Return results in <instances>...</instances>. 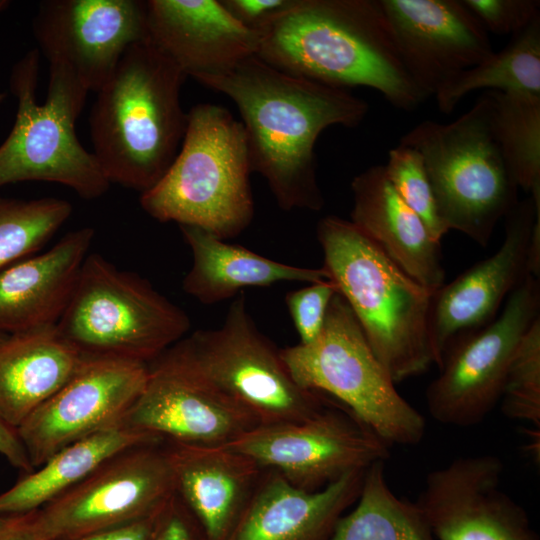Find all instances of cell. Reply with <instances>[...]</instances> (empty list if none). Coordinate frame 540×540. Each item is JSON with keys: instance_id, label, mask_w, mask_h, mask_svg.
<instances>
[{"instance_id": "cell-1", "label": "cell", "mask_w": 540, "mask_h": 540, "mask_svg": "<svg viewBox=\"0 0 540 540\" xmlns=\"http://www.w3.org/2000/svg\"><path fill=\"white\" fill-rule=\"evenodd\" d=\"M198 82L236 104L252 172L266 180L278 206L321 210L315 143L330 126L360 125L368 103L347 89L287 73L257 56Z\"/></svg>"}, {"instance_id": "cell-2", "label": "cell", "mask_w": 540, "mask_h": 540, "mask_svg": "<svg viewBox=\"0 0 540 540\" xmlns=\"http://www.w3.org/2000/svg\"><path fill=\"white\" fill-rule=\"evenodd\" d=\"M257 31L256 56L282 71L371 88L404 111L427 99L401 61L380 0H292Z\"/></svg>"}, {"instance_id": "cell-3", "label": "cell", "mask_w": 540, "mask_h": 540, "mask_svg": "<svg viewBox=\"0 0 540 540\" xmlns=\"http://www.w3.org/2000/svg\"><path fill=\"white\" fill-rule=\"evenodd\" d=\"M185 74L147 37L131 45L90 112L92 153L104 175L141 194L152 188L182 144Z\"/></svg>"}, {"instance_id": "cell-4", "label": "cell", "mask_w": 540, "mask_h": 540, "mask_svg": "<svg viewBox=\"0 0 540 540\" xmlns=\"http://www.w3.org/2000/svg\"><path fill=\"white\" fill-rule=\"evenodd\" d=\"M316 231L322 267L393 382L436 365L430 336L433 292L406 274L350 220L329 215L318 222Z\"/></svg>"}, {"instance_id": "cell-5", "label": "cell", "mask_w": 540, "mask_h": 540, "mask_svg": "<svg viewBox=\"0 0 540 540\" xmlns=\"http://www.w3.org/2000/svg\"><path fill=\"white\" fill-rule=\"evenodd\" d=\"M246 133L224 107L202 103L187 113L180 149L162 178L140 196L159 222L203 228L223 240L254 217Z\"/></svg>"}, {"instance_id": "cell-6", "label": "cell", "mask_w": 540, "mask_h": 540, "mask_svg": "<svg viewBox=\"0 0 540 540\" xmlns=\"http://www.w3.org/2000/svg\"><path fill=\"white\" fill-rule=\"evenodd\" d=\"M155 360L207 385L262 426L310 419L332 402L294 381L280 349L255 324L243 292L220 327L194 331Z\"/></svg>"}, {"instance_id": "cell-7", "label": "cell", "mask_w": 540, "mask_h": 540, "mask_svg": "<svg viewBox=\"0 0 540 540\" xmlns=\"http://www.w3.org/2000/svg\"><path fill=\"white\" fill-rule=\"evenodd\" d=\"M399 143L421 154L447 229L486 247L498 222L519 201L494 132L489 93L452 122L419 123Z\"/></svg>"}, {"instance_id": "cell-8", "label": "cell", "mask_w": 540, "mask_h": 540, "mask_svg": "<svg viewBox=\"0 0 540 540\" xmlns=\"http://www.w3.org/2000/svg\"><path fill=\"white\" fill-rule=\"evenodd\" d=\"M39 68L38 49L27 52L12 68L10 91L17 99V112L12 130L0 145V186L53 182L81 198L101 197L111 184L75 129L89 91L70 69L49 64L47 97L40 104Z\"/></svg>"}, {"instance_id": "cell-9", "label": "cell", "mask_w": 540, "mask_h": 540, "mask_svg": "<svg viewBox=\"0 0 540 540\" xmlns=\"http://www.w3.org/2000/svg\"><path fill=\"white\" fill-rule=\"evenodd\" d=\"M186 312L141 276L98 253L87 255L56 324L85 358L149 364L186 336Z\"/></svg>"}, {"instance_id": "cell-10", "label": "cell", "mask_w": 540, "mask_h": 540, "mask_svg": "<svg viewBox=\"0 0 540 540\" xmlns=\"http://www.w3.org/2000/svg\"><path fill=\"white\" fill-rule=\"evenodd\" d=\"M280 355L299 386L332 396L390 446L423 439L424 417L398 393L338 292L318 338L280 349Z\"/></svg>"}, {"instance_id": "cell-11", "label": "cell", "mask_w": 540, "mask_h": 540, "mask_svg": "<svg viewBox=\"0 0 540 540\" xmlns=\"http://www.w3.org/2000/svg\"><path fill=\"white\" fill-rule=\"evenodd\" d=\"M539 309L540 279L529 274L509 294L500 315L445 351L425 395L433 419L471 427L491 413L500 402L513 353Z\"/></svg>"}, {"instance_id": "cell-12", "label": "cell", "mask_w": 540, "mask_h": 540, "mask_svg": "<svg viewBox=\"0 0 540 540\" xmlns=\"http://www.w3.org/2000/svg\"><path fill=\"white\" fill-rule=\"evenodd\" d=\"M173 492L168 446L149 441L107 458L31 516L46 539L72 538L150 516Z\"/></svg>"}, {"instance_id": "cell-13", "label": "cell", "mask_w": 540, "mask_h": 540, "mask_svg": "<svg viewBox=\"0 0 540 540\" xmlns=\"http://www.w3.org/2000/svg\"><path fill=\"white\" fill-rule=\"evenodd\" d=\"M226 446L309 492L385 461L390 447L349 409L333 400L310 419L258 425Z\"/></svg>"}, {"instance_id": "cell-14", "label": "cell", "mask_w": 540, "mask_h": 540, "mask_svg": "<svg viewBox=\"0 0 540 540\" xmlns=\"http://www.w3.org/2000/svg\"><path fill=\"white\" fill-rule=\"evenodd\" d=\"M148 377V364L85 358L72 378L16 429L32 468L74 442L121 424Z\"/></svg>"}, {"instance_id": "cell-15", "label": "cell", "mask_w": 540, "mask_h": 540, "mask_svg": "<svg viewBox=\"0 0 540 540\" xmlns=\"http://www.w3.org/2000/svg\"><path fill=\"white\" fill-rule=\"evenodd\" d=\"M38 51L70 69L90 92L111 77L126 50L148 37L139 0H45L33 18Z\"/></svg>"}, {"instance_id": "cell-16", "label": "cell", "mask_w": 540, "mask_h": 540, "mask_svg": "<svg viewBox=\"0 0 540 540\" xmlns=\"http://www.w3.org/2000/svg\"><path fill=\"white\" fill-rule=\"evenodd\" d=\"M495 455L459 457L432 470L415 502L436 540H539L528 514L501 488Z\"/></svg>"}, {"instance_id": "cell-17", "label": "cell", "mask_w": 540, "mask_h": 540, "mask_svg": "<svg viewBox=\"0 0 540 540\" xmlns=\"http://www.w3.org/2000/svg\"><path fill=\"white\" fill-rule=\"evenodd\" d=\"M539 214L540 199L529 195L518 201L505 216L500 248L433 292L430 336L438 367L445 351L489 324L506 296L531 274V235Z\"/></svg>"}, {"instance_id": "cell-18", "label": "cell", "mask_w": 540, "mask_h": 540, "mask_svg": "<svg viewBox=\"0 0 540 540\" xmlns=\"http://www.w3.org/2000/svg\"><path fill=\"white\" fill-rule=\"evenodd\" d=\"M401 61L428 98L494 51L463 0H380Z\"/></svg>"}, {"instance_id": "cell-19", "label": "cell", "mask_w": 540, "mask_h": 540, "mask_svg": "<svg viewBox=\"0 0 540 540\" xmlns=\"http://www.w3.org/2000/svg\"><path fill=\"white\" fill-rule=\"evenodd\" d=\"M121 424L167 443L227 445L258 426L243 409L195 378L154 360Z\"/></svg>"}, {"instance_id": "cell-20", "label": "cell", "mask_w": 540, "mask_h": 540, "mask_svg": "<svg viewBox=\"0 0 540 540\" xmlns=\"http://www.w3.org/2000/svg\"><path fill=\"white\" fill-rule=\"evenodd\" d=\"M148 38L195 80L223 74L256 56L259 33L236 21L217 0H149Z\"/></svg>"}, {"instance_id": "cell-21", "label": "cell", "mask_w": 540, "mask_h": 540, "mask_svg": "<svg viewBox=\"0 0 540 540\" xmlns=\"http://www.w3.org/2000/svg\"><path fill=\"white\" fill-rule=\"evenodd\" d=\"M365 471L309 492L265 469L225 540H331L337 522L359 496Z\"/></svg>"}, {"instance_id": "cell-22", "label": "cell", "mask_w": 540, "mask_h": 540, "mask_svg": "<svg viewBox=\"0 0 540 540\" xmlns=\"http://www.w3.org/2000/svg\"><path fill=\"white\" fill-rule=\"evenodd\" d=\"M166 444L174 492L195 517L207 540H225L265 469L226 445Z\"/></svg>"}, {"instance_id": "cell-23", "label": "cell", "mask_w": 540, "mask_h": 540, "mask_svg": "<svg viewBox=\"0 0 540 540\" xmlns=\"http://www.w3.org/2000/svg\"><path fill=\"white\" fill-rule=\"evenodd\" d=\"M94 229L67 233L53 247L0 271V333L56 325L89 254Z\"/></svg>"}, {"instance_id": "cell-24", "label": "cell", "mask_w": 540, "mask_h": 540, "mask_svg": "<svg viewBox=\"0 0 540 540\" xmlns=\"http://www.w3.org/2000/svg\"><path fill=\"white\" fill-rule=\"evenodd\" d=\"M351 190V223L421 286L439 289L445 280L440 243L396 192L384 165L356 175Z\"/></svg>"}, {"instance_id": "cell-25", "label": "cell", "mask_w": 540, "mask_h": 540, "mask_svg": "<svg viewBox=\"0 0 540 540\" xmlns=\"http://www.w3.org/2000/svg\"><path fill=\"white\" fill-rule=\"evenodd\" d=\"M84 359L56 325L8 335L0 342V418L17 429Z\"/></svg>"}, {"instance_id": "cell-26", "label": "cell", "mask_w": 540, "mask_h": 540, "mask_svg": "<svg viewBox=\"0 0 540 540\" xmlns=\"http://www.w3.org/2000/svg\"><path fill=\"white\" fill-rule=\"evenodd\" d=\"M179 228L192 253V265L182 288L200 303L210 305L235 298L245 288L329 280L323 267L289 265L228 243L203 228L190 225Z\"/></svg>"}, {"instance_id": "cell-27", "label": "cell", "mask_w": 540, "mask_h": 540, "mask_svg": "<svg viewBox=\"0 0 540 540\" xmlns=\"http://www.w3.org/2000/svg\"><path fill=\"white\" fill-rule=\"evenodd\" d=\"M156 440L160 439L119 424L74 442L2 492L0 516L38 510L75 486L115 453Z\"/></svg>"}, {"instance_id": "cell-28", "label": "cell", "mask_w": 540, "mask_h": 540, "mask_svg": "<svg viewBox=\"0 0 540 540\" xmlns=\"http://www.w3.org/2000/svg\"><path fill=\"white\" fill-rule=\"evenodd\" d=\"M477 90L540 97V17L508 45L446 82L434 95L439 111L450 114Z\"/></svg>"}, {"instance_id": "cell-29", "label": "cell", "mask_w": 540, "mask_h": 540, "mask_svg": "<svg viewBox=\"0 0 540 540\" xmlns=\"http://www.w3.org/2000/svg\"><path fill=\"white\" fill-rule=\"evenodd\" d=\"M354 504L337 522L331 540H436L416 503L389 487L385 461L366 469Z\"/></svg>"}, {"instance_id": "cell-30", "label": "cell", "mask_w": 540, "mask_h": 540, "mask_svg": "<svg viewBox=\"0 0 540 540\" xmlns=\"http://www.w3.org/2000/svg\"><path fill=\"white\" fill-rule=\"evenodd\" d=\"M486 92L494 132L518 188L540 194V97Z\"/></svg>"}, {"instance_id": "cell-31", "label": "cell", "mask_w": 540, "mask_h": 540, "mask_svg": "<svg viewBox=\"0 0 540 540\" xmlns=\"http://www.w3.org/2000/svg\"><path fill=\"white\" fill-rule=\"evenodd\" d=\"M71 213V204L59 198L0 197V271L38 251Z\"/></svg>"}, {"instance_id": "cell-32", "label": "cell", "mask_w": 540, "mask_h": 540, "mask_svg": "<svg viewBox=\"0 0 540 540\" xmlns=\"http://www.w3.org/2000/svg\"><path fill=\"white\" fill-rule=\"evenodd\" d=\"M501 410L510 419L540 429V316L531 324L511 358Z\"/></svg>"}, {"instance_id": "cell-33", "label": "cell", "mask_w": 540, "mask_h": 540, "mask_svg": "<svg viewBox=\"0 0 540 540\" xmlns=\"http://www.w3.org/2000/svg\"><path fill=\"white\" fill-rule=\"evenodd\" d=\"M386 175L402 200L427 227L432 238L441 243L449 231L441 220L421 154L400 144L388 153Z\"/></svg>"}, {"instance_id": "cell-34", "label": "cell", "mask_w": 540, "mask_h": 540, "mask_svg": "<svg viewBox=\"0 0 540 540\" xmlns=\"http://www.w3.org/2000/svg\"><path fill=\"white\" fill-rule=\"evenodd\" d=\"M337 293L330 280L310 283L289 291L285 304L299 336L300 344H309L320 335L331 299Z\"/></svg>"}, {"instance_id": "cell-35", "label": "cell", "mask_w": 540, "mask_h": 540, "mask_svg": "<svg viewBox=\"0 0 540 540\" xmlns=\"http://www.w3.org/2000/svg\"><path fill=\"white\" fill-rule=\"evenodd\" d=\"M487 32L512 36L540 17L538 0H463Z\"/></svg>"}, {"instance_id": "cell-36", "label": "cell", "mask_w": 540, "mask_h": 540, "mask_svg": "<svg viewBox=\"0 0 540 540\" xmlns=\"http://www.w3.org/2000/svg\"><path fill=\"white\" fill-rule=\"evenodd\" d=\"M147 540H207L186 505L173 492L155 514Z\"/></svg>"}, {"instance_id": "cell-37", "label": "cell", "mask_w": 540, "mask_h": 540, "mask_svg": "<svg viewBox=\"0 0 540 540\" xmlns=\"http://www.w3.org/2000/svg\"><path fill=\"white\" fill-rule=\"evenodd\" d=\"M231 16L246 28L258 30L292 0H220Z\"/></svg>"}, {"instance_id": "cell-38", "label": "cell", "mask_w": 540, "mask_h": 540, "mask_svg": "<svg viewBox=\"0 0 540 540\" xmlns=\"http://www.w3.org/2000/svg\"><path fill=\"white\" fill-rule=\"evenodd\" d=\"M156 512L115 527L59 540H147Z\"/></svg>"}, {"instance_id": "cell-39", "label": "cell", "mask_w": 540, "mask_h": 540, "mask_svg": "<svg viewBox=\"0 0 540 540\" xmlns=\"http://www.w3.org/2000/svg\"><path fill=\"white\" fill-rule=\"evenodd\" d=\"M0 454L25 474L33 471L17 430L0 418Z\"/></svg>"}, {"instance_id": "cell-40", "label": "cell", "mask_w": 540, "mask_h": 540, "mask_svg": "<svg viewBox=\"0 0 540 540\" xmlns=\"http://www.w3.org/2000/svg\"><path fill=\"white\" fill-rule=\"evenodd\" d=\"M0 540H48L35 527L31 512L0 516Z\"/></svg>"}, {"instance_id": "cell-41", "label": "cell", "mask_w": 540, "mask_h": 540, "mask_svg": "<svg viewBox=\"0 0 540 540\" xmlns=\"http://www.w3.org/2000/svg\"><path fill=\"white\" fill-rule=\"evenodd\" d=\"M9 4V1L6 0H0V12L4 10Z\"/></svg>"}, {"instance_id": "cell-42", "label": "cell", "mask_w": 540, "mask_h": 540, "mask_svg": "<svg viewBox=\"0 0 540 540\" xmlns=\"http://www.w3.org/2000/svg\"><path fill=\"white\" fill-rule=\"evenodd\" d=\"M6 94L3 92H0V104L5 100Z\"/></svg>"}, {"instance_id": "cell-43", "label": "cell", "mask_w": 540, "mask_h": 540, "mask_svg": "<svg viewBox=\"0 0 540 540\" xmlns=\"http://www.w3.org/2000/svg\"><path fill=\"white\" fill-rule=\"evenodd\" d=\"M8 335L0 333V342L3 341Z\"/></svg>"}]
</instances>
